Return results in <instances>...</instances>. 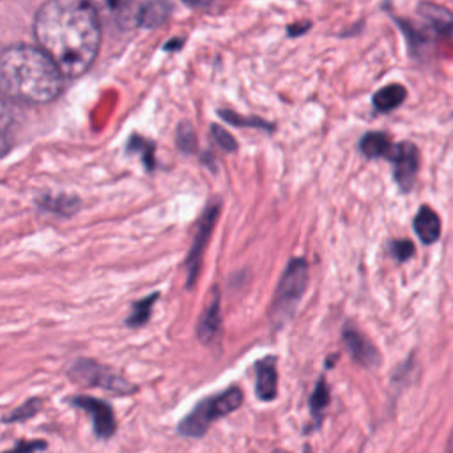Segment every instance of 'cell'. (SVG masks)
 Masks as SVG:
<instances>
[{"instance_id": "ac0fdd59", "label": "cell", "mask_w": 453, "mask_h": 453, "mask_svg": "<svg viewBox=\"0 0 453 453\" xmlns=\"http://www.w3.org/2000/svg\"><path fill=\"white\" fill-rule=\"evenodd\" d=\"M159 299V292H150L149 296L134 301L131 304V313L126 319V326L129 327H142L147 324L154 303Z\"/></svg>"}, {"instance_id": "603a6c76", "label": "cell", "mask_w": 453, "mask_h": 453, "mask_svg": "<svg viewBox=\"0 0 453 453\" xmlns=\"http://www.w3.org/2000/svg\"><path fill=\"white\" fill-rule=\"evenodd\" d=\"M41 449H46V441L35 439V441H19V442H16L14 448H11L4 453H35Z\"/></svg>"}, {"instance_id": "5b68a950", "label": "cell", "mask_w": 453, "mask_h": 453, "mask_svg": "<svg viewBox=\"0 0 453 453\" xmlns=\"http://www.w3.org/2000/svg\"><path fill=\"white\" fill-rule=\"evenodd\" d=\"M67 377L85 388H101L113 395H133L138 391V386L126 380L113 368L101 365L94 359H76L69 370Z\"/></svg>"}, {"instance_id": "30bf717a", "label": "cell", "mask_w": 453, "mask_h": 453, "mask_svg": "<svg viewBox=\"0 0 453 453\" xmlns=\"http://www.w3.org/2000/svg\"><path fill=\"white\" fill-rule=\"evenodd\" d=\"M221 333V310H219V288H211V299L207 308L196 322V338L203 345H212Z\"/></svg>"}, {"instance_id": "e0dca14e", "label": "cell", "mask_w": 453, "mask_h": 453, "mask_svg": "<svg viewBox=\"0 0 453 453\" xmlns=\"http://www.w3.org/2000/svg\"><path fill=\"white\" fill-rule=\"evenodd\" d=\"M405 96H407V92H405V88H403L402 85L391 83V85L380 88V90L373 96V106H375L377 111L386 113V111H391V110H395L396 106H400V104L403 103Z\"/></svg>"}, {"instance_id": "44dd1931", "label": "cell", "mask_w": 453, "mask_h": 453, "mask_svg": "<svg viewBox=\"0 0 453 453\" xmlns=\"http://www.w3.org/2000/svg\"><path fill=\"white\" fill-rule=\"evenodd\" d=\"M389 251L398 262H405L414 255V244L409 239H395L389 242Z\"/></svg>"}, {"instance_id": "7402d4cb", "label": "cell", "mask_w": 453, "mask_h": 453, "mask_svg": "<svg viewBox=\"0 0 453 453\" xmlns=\"http://www.w3.org/2000/svg\"><path fill=\"white\" fill-rule=\"evenodd\" d=\"M211 134H212V138L216 140V143L223 149V150H228V152H234L235 149H237V142H235V138L226 131V129H223L221 126H211Z\"/></svg>"}, {"instance_id": "4fadbf2b", "label": "cell", "mask_w": 453, "mask_h": 453, "mask_svg": "<svg viewBox=\"0 0 453 453\" xmlns=\"http://www.w3.org/2000/svg\"><path fill=\"white\" fill-rule=\"evenodd\" d=\"M172 11V4L168 0H147L140 5L136 21L143 28H156L163 25Z\"/></svg>"}, {"instance_id": "ba28073f", "label": "cell", "mask_w": 453, "mask_h": 453, "mask_svg": "<svg viewBox=\"0 0 453 453\" xmlns=\"http://www.w3.org/2000/svg\"><path fill=\"white\" fill-rule=\"evenodd\" d=\"M393 163V175L402 191H409L414 186L418 168H419V152L411 142L396 143L388 157Z\"/></svg>"}, {"instance_id": "7c38bea8", "label": "cell", "mask_w": 453, "mask_h": 453, "mask_svg": "<svg viewBox=\"0 0 453 453\" xmlns=\"http://www.w3.org/2000/svg\"><path fill=\"white\" fill-rule=\"evenodd\" d=\"M412 226L423 244H432L441 235V219H439L437 212L428 205H423L418 211V214L414 216Z\"/></svg>"}, {"instance_id": "7a4b0ae2", "label": "cell", "mask_w": 453, "mask_h": 453, "mask_svg": "<svg viewBox=\"0 0 453 453\" xmlns=\"http://www.w3.org/2000/svg\"><path fill=\"white\" fill-rule=\"evenodd\" d=\"M0 85L9 97L42 104L62 92L64 74L41 48L16 44L2 53Z\"/></svg>"}, {"instance_id": "484cf974", "label": "cell", "mask_w": 453, "mask_h": 453, "mask_svg": "<svg viewBox=\"0 0 453 453\" xmlns=\"http://www.w3.org/2000/svg\"><path fill=\"white\" fill-rule=\"evenodd\" d=\"M184 2L193 7H202V5H209L212 0H184Z\"/></svg>"}, {"instance_id": "52a82bcc", "label": "cell", "mask_w": 453, "mask_h": 453, "mask_svg": "<svg viewBox=\"0 0 453 453\" xmlns=\"http://www.w3.org/2000/svg\"><path fill=\"white\" fill-rule=\"evenodd\" d=\"M67 403L76 409H81L92 418V426L99 439H110L115 434L117 430L115 412L108 402L90 395H74L67 398Z\"/></svg>"}, {"instance_id": "8992f818", "label": "cell", "mask_w": 453, "mask_h": 453, "mask_svg": "<svg viewBox=\"0 0 453 453\" xmlns=\"http://www.w3.org/2000/svg\"><path fill=\"white\" fill-rule=\"evenodd\" d=\"M221 211V200L214 198L211 200L203 212L200 214L198 225H196V232L191 242V248L184 258V271H186V288L191 290L195 287V283L198 281V274L202 269V260H203V253H205V246L212 235V230L216 226L218 216Z\"/></svg>"}, {"instance_id": "4316f807", "label": "cell", "mask_w": 453, "mask_h": 453, "mask_svg": "<svg viewBox=\"0 0 453 453\" xmlns=\"http://www.w3.org/2000/svg\"><path fill=\"white\" fill-rule=\"evenodd\" d=\"M273 453H288V451H285V449H274Z\"/></svg>"}, {"instance_id": "2e32d148", "label": "cell", "mask_w": 453, "mask_h": 453, "mask_svg": "<svg viewBox=\"0 0 453 453\" xmlns=\"http://www.w3.org/2000/svg\"><path fill=\"white\" fill-rule=\"evenodd\" d=\"M393 147L395 145L391 143V140L384 133H368L361 138V143H359L361 152L370 159H375V157H386L388 159Z\"/></svg>"}, {"instance_id": "3957f363", "label": "cell", "mask_w": 453, "mask_h": 453, "mask_svg": "<svg viewBox=\"0 0 453 453\" xmlns=\"http://www.w3.org/2000/svg\"><path fill=\"white\" fill-rule=\"evenodd\" d=\"M242 391L237 386L223 389L216 395H211L200 400L177 425V432L186 437H202L209 426L223 418L232 414L242 405Z\"/></svg>"}, {"instance_id": "6da1fadb", "label": "cell", "mask_w": 453, "mask_h": 453, "mask_svg": "<svg viewBox=\"0 0 453 453\" xmlns=\"http://www.w3.org/2000/svg\"><path fill=\"white\" fill-rule=\"evenodd\" d=\"M34 35L62 74L76 78L88 71L99 51L97 9L90 0H48L35 14Z\"/></svg>"}, {"instance_id": "9a60e30c", "label": "cell", "mask_w": 453, "mask_h": 453, "mask_svg": "<svg viewBox=\"0 0 453 453\" xmlns=\"http://www.w3.org/2000/svg\"><path fill=\"white\" fill-rule=\"evenodd\" d=\"M37 203H39L41 209L50 211V212L58 214V216H65V218L73 216L81 205L80 198L73 196V195H57V196L44 195L37 200Z\"/></svg>"}, {"instance_id": "9c48e42d", "label": "cell", "mask_w": 453, "mask_h": 453, "mask_svg": "<svg viewBox=\"0 0 453 453\" xmlns=\"http://www.w3.org/2000/svg\"><path fill=\"white\" fill-rule=\"evenodd\" d=\"M342 342L350 357L363 368L373 370L380 365V354L377 347L357 327L347 324L342 331Z\"/></svg>"}, {"instance_id": "d4e9b609", "label": "cell", "mask_w": 453, "mask_h": 453, "mask_svg": "<svg viewBox=\"0 0 453 453\" xmlns=\"http://www.w3.org/2000/svg\"><path fill=\"white\" fill-rule=\"evenodd\" d=\"M221 115H223L225 119H228V120H230L232 124H250V126H262V127L269 129V126H267L265 122H262V120H257V119H255V120H244V119H235V117H232V115H230V111H228V113H225V111H223Z\"/></svg>"}, {"instance_id": "d6986e66", "label": "cell", "mask_w": 453, "mask_h": 453, "mask_svg": "<svg viewBox=\"0 0 453 453\" xmlns=\"http://www.w3.org/2000/svg\"><path fill=\"white\" fill-rule=\"evenodd\" d=\"M42 400L41 398H37V396H34V398H28V400H25L19 407H16V409H12L11 412H7V414H4V418H2V421L7 425V423H18V421H27V419H30V418H34L41 409H42Z\"/></svg>"}, {"instance_id": "5bb4252c", "label": "cell", "mask_w": 453, "mask_h": 453, "mask_svg": "<svg viewBox=\"0 0 453 453\" xmlns=\"http://www.w3.org/2000/svg\"><path fill=\"white\" fill-rule=\"evenodd\" d=\"M331 400V389L327 384V379L324 375L319 377V380L315 382V388L311 391L310 396V414H311V428H319L322 425L324 419V411L327 409Z\"/></svg>"}, {"instance_id": "ffe728a7", "label": "cell", "mask_w": 453, "mask_h": 453, "mask_svg": "<svg viewBox=\"0 0 453 453\" xmlns=\"http://www.w3.org/2000/svg\"><path fill=\"white\" fill-rule=\"evenodd\" d=\"M177 143H179V149H180L182 152H193V150H195V147H196V138H195L193 127H191L188 122L179 126V131H177Z\"/></svg>"}, {"instance_id": "8fae6325", "label": "cell", "mask_w": 453, "mask_h": 453, "mask_svg": "<svg viewBox=\"0 0 453 453\" xmlns=\"http://www.w3.org/2000/svg\"><path fill=\"white\" fill-rule=\"evenodd\" d=\"M255 393L262 402H273L278 395L276 357L265 356L255 363Z\"/></svg>"}, {"instance_id": "cb8c5ba5", "label": "cell", "mask_w": 453, "mask_h": 453, "mask_svg": "<svg viewBox=\"0 0 453 453\" xmlns=\"http://www.w3.org/2000/svg\"><path fill=\"white\" fill-rule=\"evenodd\" d=\"M129 2H131V0H92V4L96 5V9L104 11V12L120 11V9L127 7Z\"/></svg>"}, {"instance_id": "277c9868", "label": "cell", "mask_w": 453, "mask_h": 453, "mask_svg": "<svg viewBox=\"0 0 453 453\" xmlns=\"http://www.w3.org/2000/svg\"><path fill=\"white\" fill-rule=\"evenodd\" d=\"M310 267L304 258H290L281 278L276 285L271 308H269V320L274 327L283 326L296 311L301 297L308 287Z\"/></svg>"}]
</instances>
